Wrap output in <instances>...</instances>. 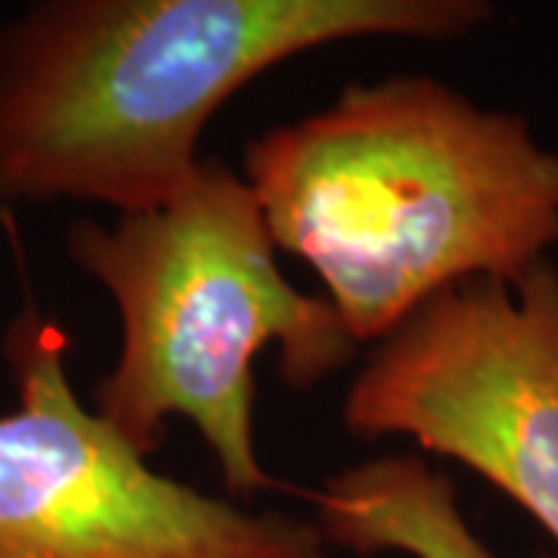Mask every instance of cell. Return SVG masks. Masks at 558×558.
Instances as JSON below:
<instances>
[{
  "mask_svg": "<svg viewBox=\"0 0 558 558\" xmlns=\"http://www.w3.org/2000/svg\"><path fill=\"white\" fill-rule=\"evenodd\" d=\"M274 245L357 344L465 279H512L558 242V153L524 116L428 75L351 81L242 149Z\"/></svg>",
  "mask_w": 558,
  "mask_h": 558,
  "instance_id": "7a4b0ae2",
  "label": "cell"
},
{
  "mask_svg": "<svg viewBox=\"0 0 558 558\" xmlns=\"http://www.w3.org/2000/svg\"><path fill=\"white\" fill-rule=\"evenodd\" d=\"M65 354L69 336L35 311L10 326L0 558H336L314 519L255 512L156 472L81 403Z\"/></svg>",
  "mask_w": 558,
  "mask_h": 558,
  "instance_id": "277c9868",
  "label": "cell"
},
{
  "mask_svg": "<svg viewBox=\"0 0 558 558\" xmlns=\"http://www.w3.org/2000/svg\"><path fill=\"white\" fill-rule=\"evenodd\" d=\"M69 258L116 301L121 348L94 391L140 457L168 418L196 425L230 499L279 490L255 447V357L279 348V376L307 391L351 366L360 344L326 295L295 289L248 183L220 159L202 161L178 199L106 227L75 220Z\"/></svg>",
  "mask_w": 558,
  "mask_h": 558,
  "instance_id": "3957f363",
  "label": "cell"
},
{
  "mask_svg": "<svg viewBox=\"0 0 558 558\" xmlns=\"http://www.w3.org/2000/svg\"><path fill=\"white\" fill-rule=\"evenodd\" d=\"M363 440L410 438L453 459L558 543V267L465 279L418 304L341 400Z\"/></svg>",
  "mask_w": 558,
  "mask_h": 558,
  "instance_id": "5b68a950",
  "label": "cell"
},
{
  "mask_svg": "<svg viewBox=\"0 0 558 558\" xmlns=\"http://www.w3.org/2000/svg\"><path fill=\"white\" fill-rule=\"evenodd\" d=\"M484 0H44L0 32V202L156 211L220 106L329 44L459 40Z\"/></svg>",
  "mask_w": 558,
  "mask_h": 558,
  "instance_id": "6da1fadb",
  "label": "cell"
},
{
  "mask_svg": "<svg viewBox=\"0 0 558 558\" xmlns=\"http://www.w3.org/2000/svg\"><path fill=\"white\" fill-rule=\"evenodd\" d=\"M307 497L326 543L354 558H499L462 515L453 481L418 453L363 459Z\"/></svg>",
  "mask_w": 558,
  "mask_h": 558,
  "instance_id": "8992f818",
  "label": "cell"
}]
</instances>
